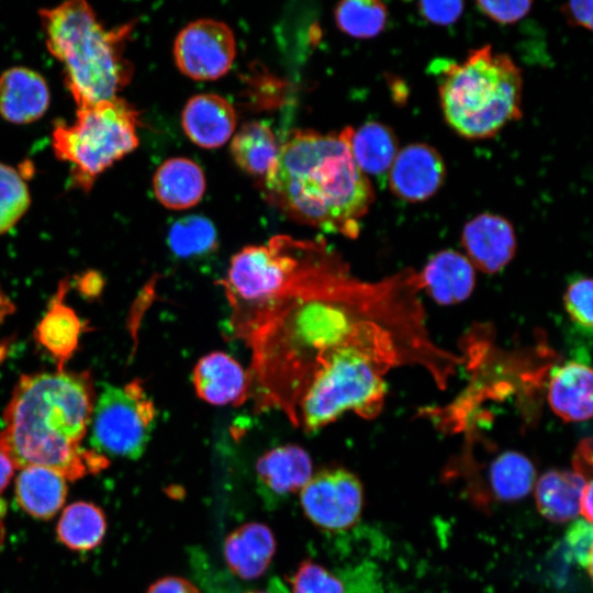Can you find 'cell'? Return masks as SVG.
Listing matches in <instances>:
<instances>
[{"label":"cell","instance_id":"6da1fadb","mask_svg":"<svg viewBox=\"0 0 593 593\" xmlns=\"http://www.w3.org/2000/svg\"><path fill=\"white\" fill-rule=\"evenodd\" d=\"M421 289L414 271L367 282L342 261L287 298L245 339L251 349L249 395L257 409L280 410L296 425L314 376L334 354L350 347L433 371L443 350L426 332Z\"/></svg>","mask_w":593,"mask_h":593},{"label":"cell","instance_id":"7a4b0ae2","mask_svg":"<svg viewBox=\"0 0 593 593\" xmlns=\"http://www.w3.org/2000/svg\"><path fill=\"white\" fill-rule=\"evenodd\" d=\"M93 405L88 372L22 376L3 412L0 449L18 469L47 467L71 481L98 473L107 457L81 447Z\"/></svg>","mask_w":593,"mask_h":593},{"label":"cell","instance_id":"3957f363","mask_svg":"<svg viewBox=\"0 0 593 593\" xmlns=\"http://www.w3.org/2000/svg\"><path fill=\"white\" fill-rule=\"evenodd\" d=\"M350 132H290L264 179L268 199L300 223L356 237L374 193L351 155Z\"/></svg>","mask_w":593,"mask_h":593},{"label":"cell","instance_id":"277c9868","mask_svg":"<svg viewBox=\"0 0 593 593\" xmlns=\"http://www.w3.org/2000/svg\"><path fill=\"white\" fill-rule=\"evenodd\" d=\"M342 261L324 243L279 235L233 256L220 282L233 334L243 340L282 301Z\"/></svg>","mask_w":593,"mask_h":593},{"label":"cell","instance_id":"5b68a950","mask_svg":"<svg viewBox=\"0 0 593 593\" xmlns=\"http://www.w3.org/2000/svg\"><path fill=\"white\" fill-rule=\"evenodd\" d=\"M48 52L64 68L77 108L119 97L132 66L123 56L131 25L105 29L89 3L69 0L38 11Z\"/></svg>","mask_w":593,"mask_h":593},{"label":"cell","instance_id":"8992f818","mask_svg":"<svg viewBox=\"0 0 593 593\" xmlns=\"http://www.w3.org/2000/svg\"><path fill=\"white\" fill-rule=\"evenodd\" d=\"M438 91L447 123L466 138L494 136L522 116V71L491 45L471 51L461 63L448 64Z\"/></svg>","mask_w":593,"mask_h":593},{"label":"cell","instance_id":"52a82bcc","mask_svg":"<svg viewBox=\"0 0 593 593\" xmlns=\"http://www.w3.org/2000/svg\"><path fill=\"white\" fill-rule=\"evenodd\" d=\"M401 363L393 357L350 347L334 354L317 371L298 409L296 426L317 430L353 411L363 418L376 417L384 402L383 376Z\"/></svg>","mask_w":593,"mask_h":593},{"label":"cell","instance_id":"ba28073f","mask_svg":"<svg viewBox=\"0 0 593 593\" xmlns=\"http://www.w3.org/2000/svg\"><path fill=\"white\" fill-rule=\"evenodd\" d=\"M137 116L130 103L116 97L77 108L71 123L54 125L52 147L58 159L69 164L74 186L89 192L99 175L138 146Z\"/></svg>","mask_w":593,"mask_h":593},{"label":"cell","instance_id":"9c48e42d","mask_svg":"<svg viewBox=\"0 0 593 593\" xmlns=\"http://www.w3.org/2000/svg\"><path fill=\"white\" fill-rule=\"evenodd\" d=\"M156 415L139 380L123 387L104 384L89 425L92 449L104 457L137 459L147 446Z\"/></svg>","mask_w":593,"mask_h":593},{"label":"cell","instance_id":"30bf717a","mask_svg":"<svg viewBox=\"0 0 593 593\" xmlns=\"http://www.w3.org/2000/svg\"><path fill=\"white\" fill-rule=\"evenodd\" d=\"M236 41L232 29L214 19H199L186 25L174 45L179 70L194 80H215L232 67Z\"/></svg>","mask_w":593,"mask_h":593},{"label":"cell","instance_id":"8fae6325","mask_svg":"<svg viewBox=\"0 0 593 593\" xmlns=\"http://www.w3.org/2000/svg\"><path fill=\"white\" fill-rule=\"evenodd\" d=\"M300 492L304 513L318 527L344 530L359 519L362 486L358 478L345 469L318 472Z\"/></svg>","mask_w":593,"mask_h":593},{"label":"cell","instance_id":"7c38bea8","mask_svg":"<svg viewBox=\"0 0 593 593\" xmlns=\"http://www.w3.org/2000/svg\"><path fill=\"white\" fill-rule=\"evenodd\" d=\"M388 175L390 189L398 198L421 202L439 190L446 167L434 147L414 143L399 150Z\"/></svg>","mask_w":593,"mask_h":593},{"label":"cell","instance_id":"4fadbf2b","mask_svg":"<svg viewBox=\"0 0 593 593\" xmlns=\"http://www.w3.org/2000/svg\"><path fill=\"white\" fill-rule=\"evenodd\" d=\"M291 593H389L379 566L362 561L329 569L306 560L291 581Z\"/></svg>","mask_w":593,"mask_h":593},{"label":"cell","instance_id":"5bb4252c","mask_svg":"<svg viewBox=\"0 0 593 593\" xmlns=\"http://www.w3.org/2000/svg\"><path fill=\"white\" fill-rule=\"evenodd\" d=\"M461 242L472 266L495 273L513 258L516 239L512 224L503 216L483 213L469 221Z\"/></svg>","mask_w":593,"mask_h":593},{"label":"cell","instance_id":"9a60e30c","mask_svg":"<svg viewBox=\"0 0 593 593\" xmlns=\"http://www.w3.org/2000/svg\"><path fill=\"white\" fill-rule=\"evenodd\" d=\"M192 381L199 398L210 404L240 405L249 396L248 371L223 351L202 357L193 369Z\"/></svg>","mask_w":593,"mask_h":593},{"label":"cell","instance_id":"2e32d148","mask_svg":"<svg viewBox=\"0 0 593 593\" xmlns=\"http://www.w3.org/2000/svg\"><path fill=\"white\" fill-rule=\"evenodd\" d=\"M49 89L44 77L16 66L0 75V116L14 124L38 120L48 109Z\"/></svg>","mask_w":593,"mask_h":593},{"label":"cell","instance_id":"e0dca14e","mask_svg":"<svg viewBox=\"0 0 593 593\" xmlns=\"http://www.w3.org/2000/svg\"><path fill=\"white\" fill-rule=\"evenodd\" d=\"M181 124L191 142L203 148H217L234 134L236 112L225 98L201 93L186 103Z\"/></svg>","mask_w":593,"mask_h":593},{"label":"cell","instance_id":"ac0fdd59","mask_svg":"<svg viewBox=\"0 0 593 593\" xmlns=\"http://www.w3.org/2000/svg\"><path fill=\"white\" fill-rule=\"evenodd\" d=\"M276 551L271 529L261 523H247L225 539L223 552L232 573L243 580L259 578L268 569Z\"/></svg>","mask_w":593,"mask_h":593},{"label":"cell","instance_id":"d6986e66","mask_svg":"<svg viewBox=\"0 0 593 593\" xmlns=\"http://www.w3.org/2000/svg\"><path fill=\"white\" fill-rule=\"evenodd\" d=\"M422 289L436 302L450 305L466 300L474 287V267L455 250H443L433 256L418 273Z\"/></svg>","mask_w":593,"mask_h":593},{"label":"cell","instance_id":"ffe728a7","mask_svg":"<svg viewBox=\"0 0 593 593\" xmlns=\"http://www.w3.org/2000/svg\"><path fill=\"white\" fill-rule=\"evenodd\" d=\"M548 401L566 422L593 417V369L578 362L557 368L550 378Z\"/></svg>","mask_w":593,"mask_h":593},{"label":"cell","instance_id":"44dd1931","mask_svg":"<svg viewBox=\"0 0 593 593\" xmlns=\"http://www.w3.org/2000/svg\"><path fill=\"white\" fill-rule=\"evenodd\" d=\"M256 473L265 492L281 497L301 491L310 481L312 461L309 454L296 445L279 446L257 460Z\"/></svg>","mask_w":593,"mask_h":593},{"label":"cell","instance_id":"7402d4cb","mask_svg":"<svg viewBox=\"0 0 593 593\" xmlns=\"http://www.w3.org/2000/svg\"><path fill=\"white\" fill-rule=\"evenodd\" d=\"M14 494L19 506L34 518L49 519L61 508L66 495V478L47 467L20 469Z\"/></svg>","mask_w":593,"mask_h":593},{"label":"cell","instance_id":"603a6c76","mask_svg":"<svg viewBox=\"0 0 593 593\" xmlns=\"http://www.w3.org/2000/svg\"><path fill=\"white\" fill-rule=\"evenodd\" d=\"M153 188L157 200L168 209L183 210L199 203L205 178L198 164L184 157L165 160L156 170Z\"/></svg>","mask_w":593,"mask_h":593},{"label":"cell","instance_id":"cb8c5ba5","mask_svg":"<svg viewBox=\"0 0 593 593\" xmlns=\"http://www.w3.org/2000/svg\"><path fill=\"white\" fill-rule=\"evenodd\" d=\"M586 481L579 471L551 470L536 484L535 499L540 514L552 522H567L580 513V501Z\"/></svg>","mask_w":593,"mask_h":593},{"label":"cell","instance_id":"d4e9b609","mask_svg":"<svg viewBox=\"0 0 593 593\" xmlns=\"http://www.w3.org/2000/svg\"><path fill=\"white\" fill-rule=\"evenodd\" d=\"M66 288L61 283L56 296L35 329L37 342L49 351L63 370L65 362L77 349L82 324L72 309L64 303Z\"/></svg>","mask_w":593,"mask_h":593},{"label":"cell","instance_id":"484cf974","mask_svg":"<svg viewBox=\"0 0 593 593\" xmlns=\"http://www.w3.org/2000/svg\"><path fill=\"white\" fill-rule=\"evenodd\" d=\"M350 152L359 169L367 176L389 172L398 153L394 132L379 122H368L349 136Z\"/></svg>","mask_w":593,"mask_h":593},{"label":"cell","instance_id":"4316f807","mask_svg":"<svg viewBox=\"0 0 593 593\" xmlns=\"http://www.w3.org/2000/svg\"><path fill=\"white\" fill-rule=\"evenodd\" d=\"M279 152L275 133L265 123H245L234 134L231 154L237 166L251 176L264 179L273 167Z\"/></svg>","mask_w":593,"mask_h":593},{"label":"cell","instance_id":"83f0119b","mask_svg":"<svg viewBox=\"0 0 593 593\" xmlns=\"http://www.w3.org/2000/svg\"><path fill=\"white\" fill-rule=\"evenodd\" d=\"M103 511L91 502L78 501L68 505L56 526L59 541L71 550L87 551L99 546L105 535Z\"/></svg>","mask_w":593,"mask_h":593},{"label":"cell","instance_id":"f1b7e54d","mask_svg":"<svg viewBox=\"0 0 593 593\" xmlns=\"http://www.w3.org/2000/svg\"><path fill=\"white\" fill-rule=\"evenodd\" d=\"M532 461L516 451H505L491 463L488 472L486 497L497 501H517L527 495L535 482Z\"/></svg>","mask_w":593,"mask_h":593},{"label":"cell","instance_id":"f546056e","mask_svg":"<svg viewBox=\"0 0 593 593\" xmlns=\"http://www.w3.org/2000/svg\"><path fill=\"white\" fill-rule=\"evenodd\" d=\"M337 27L358 38H371L382 32L388 20L387 7L376 0H345L334 11Z\"/></svg>","mask_w":593,"mask_h":593},{"label":"cell","instance_id":"4dcf8cb0","mask_svg":"<svg viewBox=\"0 0 593 593\" xmlns=\"http://www.w3.org/2000/svg\"><path fill=\"white\" fill-rule=\"evenodd\" d=\"M216 238L211 221L189 215L172 224L168 233V245L175 255L188 258L211 251L216 245Z\"/></svg>","mask_w":593,"mask_h":593},{"label":"cell","instance_id":"1f68e13d","mask_svg":"<svg viewBox=\"0 0 593 593\" xmlns=\"http://www.w3.org/2000/svg\"><path fill=\"white\" fill-rule=\"evenodd\" d=\"M31 204L29 186L12 166L0 163V235L10 231Z\"/></svg>","mask_w":593,"mask_h":593},{"label":"cell","instance_id":"d6a6232c","mask_svg":"<svg viewBox=\"0 0 593 593\" xmlns=\"http://www.w3.org/2000/svg\"><path fill=\"white\" fill-rule=\"evenodd\" d=\"M564 305L577 324L593 328V279L572 282L564 293Z\"/></svg>","mask_w":593,"mask_h":593},{"label":"cell","instance_id":"836d02e7","mask_svg":"<svg viewBox=\"0 0 593 593\" xmlns=\"http://www.w3.org/2000/svg\"><path fill=\"white\" fill-rule=\"evenodd\" d=\"M564 544L570 560L585 568L593 547V524L574 521L566 533Z\"/></svg>","mask_w":593,"mask_h":593},{"label":"cell","instance_id":"e575fe53","mask_svg":"<svg viewBox=\"0 0 593 593\" xmlns=\"http://www.w3.org/2000/svg\"><path fill=\"white\" fill-rule=\"evenodd\" d=\"M479 10L491 20L511 24L523 19L532 8V1H477Z\"/></svg>","mask_w":593,"mask_h":593},{"label":"cell","instance_id":"d590c367","mask_svg":"<svg viewBox=\"0 0 593 593\" xmlns=\"http://www.w3.org/2000/svg\"><path fill=\"white\" fill-rule=\"evenodd\" d=\"M463 5L462 1H422L418 2L417 9L430 23L447 26L460 18Z\"/></svg>","mask_w":593,"mask_h":593},{"label":"cell","instance_id":"8d00e7d4","mask_svg":"<svg viewBox=\"0 0 593 593\" xmlns=\"http://www.w3.org/2000/svg\"><path fill=\"white\" fill-rule=\"evenodd\" d=\"M560 9L571 25L582 26L593 33V0L571 1Z\"/></svg>","mask_w":593,"mask_h":593},{"label":"cell","instance_id":"74e56055","mask_svg":"<svg viewBox=\"0 0 593 593\" xmlns=\"http://www.w3.org/2000/svg\"><path fill=\"white\" fill-rule=\"evenodd\" d=\"M147 593H200V591L183 578L165 577L154 582Z\"/></svg>","mask_w":593,"mask_h":593},{"label":"cell","instance_id":"f35d334b","mask_svg":"<svg viewBox=\"0 0 593 593\" xmlns=\"http://www.w3.org/2000/svg\"><path fill=\"white\" fill-rule=\"evenodd\" d=\"M574 470L584 477L586 471H593V438L580 443L574 457Z\"/></svg>","mask_w":593,"mask_h":593},{"label":"cell","instance_id":"ab89813d","mask_svg":"<svg viewBox=\"0 0 593 593\" xmlns=\"http://www.w3.org/2000/svg\"><path fill=\"white\" fill-rule=\"evenodd\" d=\"M580 513L586 522L593 524V479L584 485L580 501Z\"/></svg>","mask_w":593,"mask_h":593},{"label":"cell","instance_id":"60d3db41","mask_svg":"<svg viewBox=\"0 0 593 593\" xmlns=\"http://www.w3.org/2000/svg\"><path fill=\"white\" fill-rule=\"evenodd\" d=\"M14 472V466L0 449V493L7 488Z\"/></svg>","mask_w":593,"mask_h":593},{"label":"cell","instance_id":"b9f144b4","mask_svg":"<svg viewBox=\"0 0 593 593\" xmlns=\"http://www.w3.org/2000/svg\"><path fill=\"white\" fill-rule=\"evenodd\" d=\"M15 305L11 299L4 293L0 287V326L4 323V320L13 314ZM4 349H0V360L3 358Z\"/></svg>","mask_w":593,"mask_h":593},{"label":"cell","instance_id":"7bdbcfd3","mask_svg":"<svg viewBox=\"0 0 593 593\" xmlns=\"http://www.w3.org/2000/svg\"><path fill=\"white\" fill-rule=\"evenodd\" d=\"M585 569L588 570L589 575L591 577V579L593 581V547L591 549V552H590L589 560H588Z\"/></svg>","mask_w":593,"mask_h":593},{"label":"cell","instance_id":"ee69618b","mask_svg":"<svg viewBox=\"0 0 593 593\" xmlns=\"http://www.w3.org/2000/svg\"><path fill=\"white\" fill-rule=\"evenodd\" d=\"M246 593H288V592L282 588L279 589V590L270 588V589H268L266 591L259 590V591H251V592H246Z\"/></svg>","mask_w":593,"mask_h":593},{"label":"cell","instance_id":"f6af8a7d","mask_svg":"<svg viewBox=\"0 0 593 593\" xmlns=\"http://www.w3.org/2000/svg\"><path fill=\"white\" fill-rule=\"evenodd\" d=\"M3 541H4V526L2 523V518L0 517V549L3 545Z\"/></svg>","mask_w":593,"mask_h":593}]
</instances>
